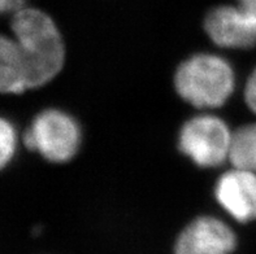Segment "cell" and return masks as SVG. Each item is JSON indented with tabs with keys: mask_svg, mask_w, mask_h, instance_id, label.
Returning a JSON list of instances; mask_svg holds the SVG:
<instances>
[{
	"mask_svg": "<svg viewBox=\"0 0 256 254\" xmlns=\"http://www.w3.org/2000/svg\"><path fill=\"white\" fill-rule=\"evenodd\" d=\"M10 31L22 52L29 90L50 83L65 61L64 40L55 21L43 10L24 6L12 14Z\"/></svg>",
	"mask_w": 256,
	"mask_h": 254,
	"instance_id": "cell-1",
	"label": "cell"
},
{
	"mask_svg": "<svg viewBox=\"0 0 256 254\" xmlns=\"http://www.w3.org/2000/svg\"><path fill=\"white\" fill-rule=\"evenodd\" d=\"M174 87L182 100L199 109L220 108L236 87V74L229 61L212 53H198L178 66Z\"/></svg>",
	"mask_w": 256,
	"mask_h": 254,
	"instance_id": "cell-2",
	"label": "cell"
},
{
	"mask_svg": "<svg viewBox=\"0 0 256 254\" xmlns=\"http://www.w3.org/2000/svg\"><path fill=\"white\" fill-rule=\"evenodd\" d=\"M81 140V127L77 121L55 108L38 113L22 135L26 148L54 164L70 161L77 155Z\"/></svg>",
	"mask_w": 256,
	"mask_h": 254,
	"instance_id": "cell-3",
	"label": "cell"
},
{
	"mask_svg": "<svg viewBox=\"0 0 256 254\" xmlns=\"http://www.w3.org/2000/svg\"><path fill=\"white\" fill-rule=\"evenodd\" d=\"M232 138L225 121L211 114H202L182 126L178 148L199 168H218L229 158Z\"/></svg>",
	"mask_w": 256,
	"mask_h": 254,
	"instance_id": "cell-4",
	"label": "cell"
},
{
	"mask_svg": "<svg viewBox=\"0 0 256 254\" xmlns=\"http://www.w3.org/2000/svg\"><path fill=\"white\" fill-rule=\"evenodd\" d=\"M204 29L222 48L246 49L256 45V14L237 5H218L207 13Z\"/></svg>",
	"mask_w": 256,
	"mask_h": 254,
	"instance_id": "cell-5",
	"label": "cell"
},
{
	"mask_svg": "<svg viewBox=\"0 0 256 254\" xmlns=\"http://www.w3.org/2000/svg\"><path fill=\"white\" fill-rule=\"evenodd\" d=\"M237 238L225 222L214 217H199L182 230L174 254H233Z\"/></svg>",
	"mask_w": 256,
	"mask_h": 254,
	"instance_id": "cell-6",
	"label": "cell"
},
{
	"mask_svg": "<svg viewBox=\"0 0 256 254\" xmlns=\"http://www.w3.org/2000/svg\"><path fill=\"white\" fill-rule=\"evenodd\" d=\"M214 196L237 222L256 221V173L236 168L226 171L216 183Z\"/></svg>",
	"mask_w": 256,
	"mask_h": 254,
	"instance_id": "cell-7",
	"label": "cell"
},
{
	"mask_svg": "<svg viewBox=\"0 0 256 254\" xmlns=\"http://www.w3.org/2000/svg\"><path fill=\"white\" fill-rule=\"evenodd\" d=\"M29 90L22 52L13 35L0 32V95H21Z\"/></svg>",
	"mask_w": 256,
	"mask_h": 254,
	"instance_id": "cell-8",
	"label": "cell"
},
{
	"mask_svg": "<svg viewBox=\"0 0 256 254\" xmlns=\"http://www.w3.org/2000/svg\"><path fill=\"white\" fill-rule=\"evenodd\" d=\"M229 160L236 169L256 173V123L242 126L234 132Z\"/></svg>",
	"mask_w": 256,
	"mask_h": 254,
	"instance_id": "cell-9",
	"label": "cell"
},
{
	"mask_svg": "<svg viewBox=\"0 0 256 254\" xmlns=\"http://www.w3.org/2000/svg\"><path fill=\"white\" fill-rule=\"evenodd\" d=\"M18 145L17 130L10 119L0 116V171L8 166L14 158Z\"/></svg>",
	"mask_w": 256,
	"mask_h": 254,
	"instance_id": "cell-10",
	"label": "cell"
},
{
	"mask_svg": "<svg viewBox=\"0 0 256 254\" xmlns=\"http://www.w3.org/2000/svg\"><path fill=\"white\" fill-rule=\"evenodd\" d=\"M244 100L247 106L256 114V68L251 73L244 90Z\"/></svg>",
	"mask_w": 256,
	"mask_h": 254,
	"instance_id": "cell-11",
	"label": "cell"
},
{
	"mask_svg": "<svg viewBox=\"0 0 256 254\" xmlns=\"http://www.w3.org/2000/svg\"><path fill=\"white\" fill-rule=\"evenodd\" d=\"M26 0H0V16L6 13H14L25 6Z\"/></svg>",
	"mask_w": 256,
	"mask_h": 254,
	"instance_id": "cell-12",
	"label": "cell"
},
{
	"mask_svg": "<svg viewBox=\"0 0 256 254\" xmlns=\"http://www.w3.org/2000/svg\"><path fill=\"white\" fill-rule=\"evenodd\" d=\"M237 4L244 9L256 14V0H237Z\"/></svg>",
	"mask_w": 256,
	"mask_h": 254,
	"instance_id": "cell-13",
	"label": "cell"
}]
</instances>
